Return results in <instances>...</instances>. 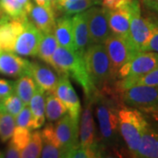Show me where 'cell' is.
Instances as JSON below:
<instances>
[{"label": "cell", "instance_id": "d4e9b609", "mask_svg": "<svg viewBox=\"0 0 158 158\" xmlns=\"http://www.w3.org/2000/svg\"><path fill=\"white\" fill-rule=\"evenodd\" d=\"M58 46L59 45H58V42L56 39V36L54 34V32L43 34L42 38L40 42L36 56L42 62H44L50 66L52 56Z\"/></svg>", "mask_w": 158, "mask_h": 158}, {"label": "cell", "instance_id": "2e32d148", "mask_svg": "<svg viewBox=\"0 0 158 158\" xmlns=\"http://www.w3.org/2000/svg\"><path fill=\"white\" fill-rule=\"evenodd\" d=\"M27 17L9 19L0 25V49L11 51L18 35L22 32Z\"/></svg>", "mask_w": 158, "mask_h": 158}, {"label": "cell", "instance_id": "4dcf8cb0", "mask_svg": "<svg viewBox=\"0 0 158 158\" xmlns=\"http://www.w3.org/2000/svg\"><path fill=\"white\" fill-rule=\"evenodd\" d=\"M26 105L19 98L16 93H12L10 96L6 97L3 100H0V109L10 113L14 118L19 113Z\"/></svg>", "mask_w": 158, "mask_h": 158}, {"label": "cell", "instance_id": "f1b7e54d", "mask_svg": "<svg viewBox=\"0 0 158 158\" xmlns=\"http://www.w3.org/2000/svg\"><path fill=\"white\" fill-rule=\"evenodd\" d=\"M15 118L10 113L0 109V139L6 142L10 140L15 129Z\"/></svg>", "mask_w": 158, "mask_h": 158}, {"label": "cell", "instance_id": "e575fe53", "mask_svg": "<svg viewBox=\"0 0 158 158\" xmlns=\"http://www.w3.org/2000/svg\"><path fill=\"white\" fill-rule=\"evenodd\" d=\"M14 91V82L0 79V100L10 96Z\"/></svg>", "mask_w": 158, "mask_h": 158}, {"label": "cell", "instance_id": "603a6c76", "mask_svg": "<svg viewBox=\"0 0 158 158\" xmlns=\"http://www.w3.org/2000/svg\"><path fill=\"white\" fill-rule=\"evenodd\" d=\"M36 88L37 86L34 80L27 74L19 77L17 81L14 82V92L26 106H28Z\"/></svg>", "mask_w": 158, "mask_h": 158}, {"label": "cell", "instance_id": "60d3db41", "mask_svg": "<svg viewBox=\"0 0 158 158\" xmlns=\"http://www.w3.org/2000/svg\"><path fill=\"white\" fill-rule=\"evenodd\" d=\"M34 2L38 6H48V5H51L49 0H34Z\"/></svg>", "mask_w": 158, "mask_h": 158}, {"label": "cell", "instance_id": "ffe728a7", "mask_svg": "<svg viewBox=\"0 0 158 158\" xmlns=\"http://www.w3.org/2000/svg\"><path fill=\"white\" fill-rule=\"evenodd\" d=\"M54 34L56 36L58 45L66 48L69 50H75L73 34V23L72 17L62 15L57 18L56 26L54 28Z\"/></svg>", "mask_w": 158, "mask_h": 158}, {"label": "cell", "instance_id": "4316f807", "mask_svg": "<svg viewBox=\"0 0 158 158\" xmlns=\"http://www.w3.org/2000/svg\"><path fill=\"white\" fill-rule=\"evenodd\" d=\"M62 102L67 109L69 115L76 121H78L81 115V106L78 96L73 88L72 85L69 86L68 90L62 98Z\"/></svg>", "mask_w": 158, "mask_h": 158}, {"label": "cell", "instance_id": "44dd1931", "mask_svg": "<svg viewBox=\"0 0 158 158\" xmlns=\"http://www.w3.org/2000/svg\"><path fill=\"white\" fill-rule=\"evenodd\" d=\"M98 5L100 4L96 0H54L51 3L56 17L58 15L72 16Z\"/></svg>", "mask_w": 158, "mask_h": 158}, {"label": "cell", "instance_id": "ac0fdd59", "mask_svg": "<svg viewBox=\"0 0 158 158\" xmlns=\"http://www.w3.org/2000/svg\"><path fill=\"white\" fill-rule=\"evenodd\" d=\"M75 50L81 55H85V50L90 45L89 29L86 13L85 11L75 14L72 17Z\"/></svg>", "mask_w": 158, "mask_h": 158}, {"label": "cell", "instance_id": "d6986e66", "mask_svg": "<svg viewBox=\"0 0 158 158\" xmlns=\"http://www.w3.org/2000/svg\"><path fill=\"white\" fill-rule=\"evenodd\" d=\"M135 157L158 158V128L148 122Z\"/></svg>", "mask_w": 158, "mask_h": 158}, {"label": "cell", "instance_id": "74e56055", "mask_svg": "<svg viewBox=\"0 0 158 158\" xmlns=\"http://www.w3.org/2000/svg\"><path fill=\"white\" fill-rule=\"evenodd\" d=\"M20 154H21V150L10 142V144L8 145V147L6 148L4 156L9 158H19L20 157Z\"/></svg>", "mask_w": 158, "mask_h": 158}, {"label": "cell", "instance_id": "cb8c5ba5", "mask_svg": "<svg viewBox=\"0 0 158 158\" xmlns=\"http://www.w3.org/2000/svg\"><path fill=\"white\" fill-rule=\"evenodd\" d=\"M66 113L65 106L54 92L46 93L45 115L48 122H56Z\"/></svg>", "mask_w": 158, "mask_h": 158}, {"label": "cell", "instance_id": "8992f818", "mask_svg": "<svg viewBox=\"0 0 158 158\" xmlns=\"http://www.w3.org/2000/svg\"><path fill=\"white\" fill-rule=\"evenodd\" d=\"M130 11L131 17L127 40L137 52H141L158 21L152 18L143 17L141 15V3L139 0H131Z\"/></svg>", "mask_w": 158, "mask_h": 158}, {"label": "cell", "instance_id": "6da1fadb", "mask_svg": "<svg viewBox=\"0 0 158 158\" xmlns=\"http://www.w3.org/2000/svg\"><path fill=\"white\" fill-rule=\"evenodd\" d=\"M96 115L99 127L100 144L106 153L108 150L117 151L120 143L118 130V108L123 104L118 97L97 93L93 98Z\"/></svg>", "mask_w": 158, "mask_h": 158}, {"label": "cell", "instance_id": "7c38bea8", "mask_svg": "<svg viewBox=\"0 0 158 158\" xmlns=\"http://www.w3.org/2000/svg\"><path fill=\"white\" fill-rule=\"evenodd\" d=\"M41 38L42 33L27 19L22 32L15 40L12 52L22 56H35Z\"/></svg>", "mask_w": 158, "mask_h": 158}, {"label": "cell", "instance_id": "836d02e7", "mask_svg": "<svg viewBox=\"0 0 158 158\" xmlns=\"http://www.w3.org/2000/svg\"><path fill=\"white\" fill-rule=\"evenodd\" d=\"M15 124L16 127L32 130V113L29 106H25L19 113L15 117Z\"/></svg>", "mask_w": 158, "mask_h": 158}, {"label": "cell", "instance_id": "f35d334b", "mask_svg": "<svg viewBox=\"0 0 158 158\" xmlns=\"http://www.w3.org/2000/svg\"><path fill=\"white\" fill-rule=\"evenodd\" d=\"M147 10L158 14V0H139Z\"/></svg>", "mask_w": 158, "mask_h": 158}, {"label": "cell", "instance_id": "e0dca14e", "mask_svg": "<svg viewBox=\"0 0 158 158\" xmlns=\"http://www.w3.org/2000/svg\"><path fill=\"white\" fill-rule=\"evenodd\" d=\"M108 24L112 33L128 39L130 27V3L114 10H108Z\"/></svg>", "mask_w": 158, "mask_h": 158}, {"label": "cell", "instance_id": "8fae6325", "mask_svg": "<svg viewBox=\"0 0 158 158\" xmlns=\"http://www.w3.org/2000/svg\"><path fill=\"white\" fill-rule=\"evenodd\" d=\"M54 131L66 157L67 153L79 144V122L64 114L54 124Z\"/></svg>", "mask_w": 158, "mask_h": 158}, {"label": "cell", "instance_id": "9a60e30c", "mask_svg": "<svg viewBox=\"0 0 158 158\" xmlns=\"http://www.w3.org/2000/svg\"><path fill=\"white\" fill-rule=\"evenodd\" d=\"M29 61L11 51L0 50V73L16 77L27 74Z\"/></svg>", "mask_w": 158, "mask_h": 158}, {"label": "cell", "instance_id": "d590c367", "mask_svg": "<svg viewBox=\"0 0 158 158\" xmlns=\"http://www.w3.org/2000/svg\"><path fill=\"white\" fill-rule=\"evenodd\" d=\"M142 51H152L158 53V24L153 30L152 34L147 41L146 45L144 46Z\"/></svg>", "mask_w": 158, "mask_h": 158}, {"label": "cell", "instance_id": "7bdbcfd3", "mask_svg": "<svg viewBox=\"0 0 158 158\" xmlns=\"http://www.w3.org/2000/svg\"><path fill=\"white\" fill-rule=\"evenodd\" d=\"M0 50H1V49H0Z\"/></svg>", "mask_w": 158, "mask_h": 158}, {"label": "cell", "instance_id": "5bb4252c", "mask_svg": "<svg viewBox=\"0 0 158 158\" xmlns=\"http://www.w3.org/2000/svg\"><path fill=\"white\" fill-rule=\"evenodd\" d=\"M27 18L34 26L43 34L54 32L56 15L51 5L32 6Z\"/></svg>", "mask_w": 158, "mask_h": 158}, {"label": "cell", "instance_id": "b9f144b4", "mask_svg": "<svg viewBox=\"0 0 158 158\" xmlns=\"http://www.w3.org/2000/svg\"><path fill=\"white\" fill-rule=\"evenodd\" d=\"M1 156H1V154H0V157H1Z\"/></svg>", "mask_w": 158, "mask_h": 158}, {"label": "cell", "instance_id": "277c9868", "mask_svg": "<svg viewBox=\"0 0 158 158\" xmlns=\"http://www.w3.org/2000/svg\"><path fill=\"white\" fill-rule=\"evenodd\" d=\"M118 117L120 136L129 153L135 157L148 121L141 111L126 105L118 108Z\"/></svg>", "mask_w": 158, "mask_h": 158}, {"label": "cell", "instance_id": "ab89813d", "mask_svg": "<svg viewBox=\"0 0 158 158\" xmlns=\"http://www.w3.org/2000/svg\"><path fill=\"white\" fill-rule=\"evenodd\" d=\"M9 19H11V18H9L7 15H6V13L3 11V10L1 9V7H0V25L2 24V23L6 22Z\"/></svg>", "mask_w": 158, "mask_h": 158}, {"label": "cell", "instance_id": "5b68a950", "mask_svg": "<svg viewBox=\"0 0 158 158\" xmlns=\"http://www.w3.org/2000/svg\"><path fill=\"white\" fill-rule=\"evenodd\" d=\"M123 105L158 119V85H135L118 93Z\"/></svg>", "mask_w": 158, "mask_h": 158}, {"label": "cell", "instance_id": "ba28073f", "mask_svg": "<svg viewBox=\"0 0 158 158\" xmlns=\"http://www.w3.org/2000/svg\"><path fill=\"white\" fill-rule=\"evenodd\" d=\"M157 66V52H138L130 61L118 69L117 78L121 82H129L148 73Z\"/></svg>", "mask_w": 158, "mask_h": 158}, {"label": "cell", "instance_id": "d6a6232c", "mask_svg": "<svg viewBox=\"0 0 158 158\" xmlns=\"http://www.w3.org/2000/svg\"><path fill=\"white\" fill-rule=\"evenodd\" d=\"M40 157L61 158L65 157V153L61 148L56 146L52 141L42 139V148Z\"/></svg>", "mask_w": 158, "mask_h": 158}, {"label": "cell", "instance_id": "83f0119b", "mask_svg": "<svg viewBox=\"0 0 158 158\" xmlns=\"http://www.w3.org/2000/svg\"><path fill=\"white\" fill-rule=\"evenodd\" d=\"M42 148V137L40 131H35L32 133L31 138L27 146L21 150L20 157L36 158L40 157V152Z\"/></svg>", "mask_w": 158, "mask_h": 158}, {"label": "cell", "instance_id": "52a82bcc", "mask_svg": "<svg viewBox=\"0 0 158 158\" xmlns=\"http://www.w3.org/2000/svg\"><path fill=\"white\" fill-rule=\"evenodd\" d=\"M92 107L93 98L85 99V108L79 119V143L83 148L94 153L96 157H102L106 151L100 144L99 135L97 133Z\"/></svg>", "mask_w": 158, "mask_h": 158}, {"label": "cell", "instance_id": "9c48e42d", "mask_svg": "<svg viewBox=\"0 0 158 158\" xmlns=\"http://www.w3.org/2000/svg\"><path fill=\"white\" fill-rule=\"evenodd\" d=\"M104 45L116 77L118 69L138 53L131 46L128 40L113 33L105 41Z\"/></svg>", "mask_w": 158, "mask_h": 158}, {"label": "cell", "instance_id": "484cf974", "mask_svg": "<svg viewBox=\"0 0 158 158\" xmlns=\"http://www.w3.org/2000/svg\"><path fill=\"white\" fill-rule=\"evenodd\" d=\"M135 85H158V66L148 73L129 82H121L117 80L116 90L119 93L120 91Z\"/></svg>", "mask_w": 158, "mask_h": 158}, {"label": "cell", "instance_id": "f546056e", "mask_svg": "<svg viewBox=\"0 0 158 158\" xmlns=\"http://www.w3.org/2000/svg\"><path fill=\"white\" fill-rule=\"evenodd\" d=\"M0 7L11 19L27 17V11L25 6L18 0H0Z\"/></svg>", "mask_w": 158, "mask_h": 158}, {"label": "cell", "instance_id": "7402d4cb", "mask_svg": "<svg viewBox=\"0 0 158 158\" xmlns=\"http://www.w3.org/2000/svg\"><path fill=\"white\" fill-rule=\"evenodd\" d=\"M32 113V130L40 128L46 120L45 106L46 92L41 88L37 87L28 104Z\"/></svg>", "mask_w": 158, "mask_h": 158}, {"label": "cell", "instance_id": "1f68e13d", "mask_svg": "<svg viewBox=\"0 0 158 158\" xmlns=\"http://www.w3.org/2000/svg\"><path fill=\"white\" fill-rule=\"evenodd\" d=\"M32 130L25 127H15V129L13 132V135L11 136V143L15 145L18 148L22 150L24 148L27 146L29 140L31 138Z\"/></svg>", "mask_w": 158, "mask_h": 158}, {"label": "cell", "instance_id": "3957f363", "mask_svg": "<svg viewBox=\"0 0 158 158\" xmlns=\"http://www.w3.org/2000/svg\"><path fill=\"white\" fill-rule=\"evenodd\" d=\"M50 66L58 75L72 77L82 87L85 99L93 98L98 93L87 72L84 56L78 52L58 46L52 56Z\"/></svg>", "mask_w": 158, "mask_h": 158}, {"label": "cell", "instance_id": "30bf717a", "mask_svg": "<svg viewBox=\"0 0 158 158\" xmlns=\"http://www.w3.org/2000/svg\"><path fill=\"white\" fill-rule=\"evenodd\" d=\"M90 45L104 44L108 37L112 34L108 24L107 11L105 7L91 6L85 11Z\"/></svg>", "mask_w": 158, "mask_h": 158}, {"label": "cell", "instance_id": "4fadbf2b", "mask_svg": "<svg viewBox=\"0 0 158 158\" xmlns=\"http://www.w3.org/2000/svg\"><path fill=\"white\" fill-rule=\"evenodd\" d=\"M27 75L32 77L38 87L41 88L46 93L54 92L59 80V75L51 69L48 64L38 62H29Z\"/></svg>", "mask_w": 158, "mask_h": 158}, {"label": "cell", "instance_id": "7a4b0ae2", "mask_svg": "<svg viewBox=\"0 0 158 158\" xmlns=\"http://www.w3.org/2000/svg\"><path fill=\"white\" fill-rule=\"evenodd\" d=\"M90 81L98 93L119 97L116 90L117 77L114 74L104 44H91L84 55Z\"/></svg>", "mask_w": 158, "mask_h": 158}, {"label": "cell", "instance_id": "8d00e7d4", "mask_svg": "<svg viewBox=\"0 0 158 158\" xmlns=\"http://www.w3.org/2000/svg\"><path fill=\"white\" fill-rule=\"evenodd\" d=\"M131 0H102L101 5L106 9L114 10L129 4Z\"/></svg>", "mask_w": 158, "mask_h": 158}]
</instances>
